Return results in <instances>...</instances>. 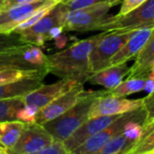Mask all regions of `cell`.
Here are the masks:
<instances>
[{"label": "cell", "instance_id": "obj_1", "mask_svg": "<svg viewBox=\"0 0 154 154\" xmlns=\"http://www.w3.org/2000/svg\"><path fill=\"white\" fill-rule=\"evenodd\" d=\"M104 33L78 41L61 52L47 55L48 72L61 79L85 85L92 74L89 55Z\"/></svg>", "mask_w": 154, "mask_h": 154}, {"label": "cell", "instance_id": "obj_2", "mask_svg": "<svg viewBox=\"0 0 154 154\" xmlns=\"http://www.w3.org/2000/svg\"><path fill=\"white\" fill-rule=\"evenodd\" d=\"M103 91H85L82 97L72 108L57 118L43 124L44 128L54 140H65L70 135L86 122L90 108Z\"/></svg>", "mask_w": 154, "mask_h": 154}, {"label": "cell", "instance_id": "obj_3", "mask_svg": "<svg viewBox=\"0 0 154 154\" xmlns=\"http://www.w3.org/2000/svg\"><path fill=\"white\" fill-rule=\"evenodd\" d=\"M24 70L48 72L47 55L39 46L24 44L0 52V71Z\"/></svg>", "mask_w": 154, "mask_h": 154}, {"label": "cell", "instance_id": "obj_4", "mask_svg": "<svg viewBox=\"0 0 154 154\" xmlns=\"http://www.w3.org/2000/svg\"><path fill=\"white\" fill-rule=\"evenodd\" d=\"M143 28H154V0H146L125 15L106 17L96 30L136 31Z\"/></svg>", "mask_w": 154, "mask_h": 154}, {"label": "cell", "instance_id": "obj_5", "mask_svg": "<svg viewBox=\"0 0 154 154\" xmlns=\"http://www.w3.org/2000/svg\"><path fill=\"white\" fill-rule=\"evenodd\" d=\"M146 111L141 106L134 111L125 112L120 117H118L113 122H112L109 126L95 133L87 139L83 144L79 147L74 149L71 151V154H91L101 149L110 140H112L114 136L121 133L126 125L127 122L132 120H140L145 122L146 121Z\"/></svg>", "mask_w": 154, "mask_h": 154}, {"label": "cell", "instance_id": "obj_6", "mask_svg": "<svg viewBox=\"0 0 154 154\" xmlns=\"http://www.w3.org/2000/svg\"><path fill=\"white\" fill-rule=\"evenodd\" d=\"M104 32L103 36L89 55V68L92 74L110 66V61L112 56L120 50L134 31L115 30Z\"/></svg>", "mask_w": 154, "mask_h": 154}, {"label": "cell", "instance_id": "obj_7", "mask_svg": "<svg viewBox=\"0 0 154 154\" xmlns=\"http://www.w3.org/2000/svg\"><path fill=\"white\" fill-rule=\"evenodd\" d=\"M112 3H102L85 8L70 10L65 16L63 25L64 31L86 32L94 31L107 17Z\"/></svg>", "mask_w": 154, "mask_h": 154}, {"label": "cell", "instance_id": "obj_8", "mask_svg": "<svg viewBox=\"0 0 154 154\" xmlns=\"http://www.w3.org/2000/svg\"><path fill=\"white\" fill-rule=\"evenodd\" d=\"M68 11L63 3H57L34 26L18 34L21 41L25 44L42 46L48 41V34L54 27L63 26Z\"/></svg>", "mask_w": 154, "mask_h": 154}, {"label": "cell", "instance_id": "obj_9", "mask_svg": "<svg viewBox=\"0 0 154 154\" xmlns=\"http://www.w3.org/2000/svg\"><path fill=\"white\" fill-rule=\"evenodd\" d=\"M142 103V98L130 100L124 97L108 94L106 90H104L93 103L89 111L88 118L123 114L141 107Z\"/></svg>", "mask_w": 154, "mask_h": 154}, {"label": "cell", "instance_id": "obj_10", "mask_svg": "<svg viewBox=\"0 0 154 154\" xmlns=\"http://www.w3.org/2000/svg\"><path fill=\"white\" fill-rule=\"evenodd\" d=\"M54 140L53 136L38 123H26L17 143L8 149L10 154H33Z\"/></svg>", "mask_w": 154, "mask_h": 154}, {"label": "cell", "instance_id": "obj_11", "mask_svg": "<svg viewBox=\"0 0 154 154\" xmlns=\"http://www.w3.org/2000/svg\"><path fill=\"white\" fill-rule=\"evenodd\" d=\"M56 4L54 0H37L35 2L0 10V33H12L19 24L31 17L35 12L44 8L54 7Z\"/></svg>", "mask_w": 154, "mask_h": 154}, {"label": "cell", "instance_id": "obj_12", "mask_svg": "<svg viewBox=\"0 0 154 154\" xmlns=\"http://www.w3.org/2000/svg\"><path fill=\"white\" fill-rule=\"evenodd\" d=\"M84 92V85H77L68 92L52 101L39 111L36 115L35 123L43 125L44 123L62 115L79 101Z\"/></svg>", "mask_w": 154, "mask_h": 154}, {"label": "cell", "instance_id": "obj_13", "mask_svg": "<svg viewBox=\"0 0 154 154\" xmlns=\"http://www.w3.org/2000/svg\"><path fill=\"white\" fill-rule=\"evenodd\" d=\"M120 115H105L88 119L76 131H74L70 135V137L63 140L66 149L70 152L72 151L74 149L83 144L91 136L109 126L118 117H120Z\"/></svg>", "mask_w": 154, "mask_h": 154}, {"label": "cell", "instance_id": "obj_14", "mask_svg": "<svg viewBox=\"0 0 154 154\" xmlns=\"http://www.w3.org/2000/svg\"><path fill=\"white\" fill-rule=\"evenodd\" d=\"M77 85L80 84L70 80L61 79L60 81L52 85H43L35 91L23 97V100L25 104L35 106L41 110L52 101L55 100Z\"/></svg>", "mask_w": 154, "mask_h": 154}, {"label": "cell", "instance_id": "obj_15", "mask_svg": "<svg viewBox=\"0 0 154 154\" xmlns=\"http://www.w3.org/2000/svg\"><path fill=\"white\" fill-rule=\"evenodd\" d=\"M152 29L153 28H143L134 31L131 37L112 56L110 61V66L126 63L128 61L136 57L149 39Z\"/></svg>", "mask_w": 154, "mask_h": 154}, {"label": "cell", "instance_id": "obj_16", "mask_svg": "<svg viewBox=\"0 0 154 154\" xmlns=\"http://www.w3.org/2000/svg\"><path fill=\"white\" fill-rule=\"evenodd\" d=\"M129 72L130 67H128L126 63L111 65L91 74L87 82L92 85H102L106 88V90H112L121 84Z\"/></svg>", "mask_w": 154, "mask_h": 154}, {"label": "cell", "instance_id": "obj_17", "mask_svg": "<svg viewBox=\"0 0 154 154\" xmlns=\"http://www.w3.org/2000/svg\"><path fill=\"white\" fill-rule=\"evenodd\" d=\"M44 77L30 76L7 85H0V99L25 97L42 86Z\"/></svg>", "mask_w": 154, "mask_h": 154}, {"label": "cell", "instance_id": "obj_18", "mask_svg": "<svg viewBox=\"0 0 154 154\" xmlns=\"http://www.w3.org/2000/svg\"><path fill=\"white\" fill-rule=\"evenodd\" d=\"M154 64V28L146 44L135 57V62L130 68L128 78L145 77Z\"/></svg>", "mask_w": 154, "mask_h": 154}, {"label": "cell", "instance_id": "obj_19", "mask_svg": "<svg viewBox=\"0 0 154 154\" xmlns=\"http://www.w3.org/2000/svg\"><path fill=\"white\" fill-rule=\"evenodd\" d=\"M26 123L20 121L0 122V145L7 149L12 148L18 140Z\"/></svg>", "mask_w": 154, "mask_h": 154}, {"label": "cell", "instance_id": "obj_20", "mask_svg": "<svg viewBox=\"0 0 154 154\" xmlns=\"http://www.w3.org/2000/svg\"><path fill=\"white\" fill-rule=\"evenodd\" d=\"M145 78L143 77H135V78H128L125 81H122L115 88L112 90H106V93L114 96L125 97L127 95L140 92L144 90Z\"/></svg>", "mask_w": 154, "mask_h": 154}, {"label": "cell", "instance_id": "obj_21", "mask_svg": "<svg viewBox=\"0 0 154 154\" xmlns=\"http://www.w3.org/2000/svg\"><path fill=\"white\" fill-rule=\"evenodd\" d=\"M25 105L23 97L0 99V122L8 121H17L18 111Z\"/></svg>", "mask_w": 154, "mask_h": 154}, {"label": "cell", "instance_id": "obj_22", "mask_svg": "<svg viewBox=\"0 0 154 154\" xmlns=\"http://www.w3.org/2000/svg\"><path fill=\"white\" fill-rule=\"evenodd\" d=\"M48 72H46L24 71V70H17V69L0 71V85L18 81L23 78H26V77H30V76H42L45 78Z\"/></svg>", "mask_w": 154, "mask_h": 154}, {"label": "cell", "instance_id": "obj_23", "mask_svg": "<svg viewBox=\"0 0 154 154\" xmlns=\"http://www.w3.org/2000/svg\"><path fill=\"white\" fill-rule=\"evenodd\" d=\"M154 150V130L122 154H145Z\"/></svg>", "mask_w": 154, "mask_h": 154}, {"label": "cell", "instance_id": "obj_24", "mask_svg": "<svg viewBox=\"0 0 154 154\" xmlns=\"http://www.w3.org/2000/svg\"><path fill=\"white\" fill-rule=\"evenodd\" d=\"M121 2V0H68L65 3H63L67 10H75L88 8L102 3H112L117 5Z\"/></svg>", "mask_w": 154, "mask_h": 154}, {"label": "cell", "instance_id": "obj_25", "mask_svg": "<svg viewBox=\"0 0 154 154\" xmlns=\"http://www.w3.org/2000/svg\"><path fill=\"white\" fill-rule=\"evenodd\" d=\"M55 6V5H54ZM53 7H50V8H44L36 12H35L31 17H29L28 18H26V20H24L21 24H19L14 30L12 33H17V34H19L21 33L22 31L31 27L32 26H34L36 22H38L43 17H45L51 9H52Z\"/></svg>", "mask_w": 154, "mask_h": 154}, {"label": "cell", "instance_id": "obj_26", "mask_svg": "<svg viewBox=\"0 0 154 154\" xmlns=\"http://www.w3.org/2000/svg\"><path fill=\"white\" fill-rule=\"evenodd\" d=\"M24 44L25 43L21 41L19 35L17 33H0V52L12 47L22 45Z\"/></svg>", "mask_w": 154, "mask_h": 154}, {"label": "cell", "instance_id": "obj_27", "mask_svg": "<svg viewBox=\"0 0 154 154\" xmlns=\"http://www.w3.org/2000/svg\"><path fill=\"white\" fill-rule=\"evenodd\" d=\"M39 109L33 105L25 104L17 112V120L25 123H35L36 115L39 112Z\"/></svg>", "mask_w": 154, "mask_h": 154}, {"label": "cell", "instance_id": "obj_28", "mask_svg": "<svg viewBox=\"0 0 154 154\" xmlns=\"http://www.w3.org/2000/svg\"><path fill=\"white\" fill-rule=\"evenodd\" d=\"M33 154H71V153L66 149L63 140L54 139L52 143H50L46 147L43 148L39 151Z\"/></svg>", "mask_w": 154, "mask_h": 154}, {"label": "cell", "instance_id": "obj_29", "mask_svg": "<svg viewBox=\"0 0 154 154\" xmlns=\"http://www.w3.org/2000/svg\"><path fill=\"white\" fill-rule=\"evenodd\" d=\"M142 107L145 109L147 116L145 122H154V92L148 94V95L142 98Z\"/></svg>", "mask_w": 154, "mask_h": 154}, {"label": "cell", "instance_id": "obj_30", "mask_svg": "<svg viewBox=\"0 0 154 154\" xmlns=\"http://www.w3.org/2000/svg\"><path fill=\"white\" fill-rule=\"evenodd\" d=\"M146 0H122V7L117 14L118 16H122L127 14L128 12L133 10L134 8H138L141 4H143Z\"/></svg>", "mask_w": 154, "mask_h": 154}, {"label": "cell", "instance_id": "obj_31", "mask_svg": "<svg viewBox=\"0 0 154 154\" xmlns=\"http://www.w3.org/2000/svg\"><path fill=\"white\" fill-rule=\"evenodd\" d=\"M35 1H37V0H1V8H0V10L7 9L11 7H15L18 5L35 2Z\"/></svg>", "mask_w": 154, "mask_h": 154}, {"label": "cell", "instance_id": "obj_32", "mask_svg": "<svg viewBox=\"0 0 154 154\" xmlns=\"http://www.w3.org/2000/svg\"><path fill=\"white\" fill-rule=\"evenodd\" d=\"M144 90L148 93H153L154 92V72L149 71V72L145 77V86Z\"/></svg>", "mask_w": 154, "mask_h": 154}, {"label": "cell", "instance_id": "obj_33", "mask_svg": "<svg viewBox=\"0 0 154 154\" xmlns=\"http://www.w3.org/2000/svg\"><path fill=\"white\" fill-rule=\"evenodd\" d=\"M54 39H55V42H56V45L58 47H63L66 43V38L64 36H61V35L58 37L54 38Z\"/></svg>", "mask_w": 154, "mask_h": 154}, {"label": "cell", "instance_id": "obj_34", "mask_svg": "<svg viewBox=\"0 0 154 154\" xmlns=\"http://www.w3.org/2000/svg\"><path fill=\"white\" fill-rule=\"evenodd\" d=\"M0 154H10L8 149L3 147L2 145H0Z\"/></svg>", "mask_w": 154, "mask_h": 154}, {"label": "cell", "instance_id": "obj_35", "mask_svg": "<svg viewBox=\"0 0 154 154\" xmlns=\"http://www.w3.org/2000/svg\"><path fill=\"white\" fill-rule=\"evenodd\" d=\"M54 1L56 3H65L66 1H68V0H54Z\"/></svg>", "mask_w": 154, "mask_h": 154}, {"label": "cell", "instance_id": "obj_36", "mask_svg": "<svg viewBox=\"0 0 154 154\" xmlns=\"http://www.w3.org/2000/svg\"><path fill=\"white\" fill-rule=\"evenodd\" d=\"M150 71H152V72H154V64L152 65V67H151V69H150Z\"/></svg>", "mask_w": 154, "mask_h": 154}, {"label": "cell", "instance_id": "obj_37", "mask_svg": "<svg viewBox=\"0 0 154 154\" xmlns=\"http://www.w3.org/2000/svg\"><path fill=\"white\" fill-rule=\"evenodd\" d=\"M145 154H154V150L153 151H150V152H148V153H145Z\"/></svg>", "mask_w": 154, "mask_h": 154}, {"label": "cell", "instance_id": "obj_38", "mask_svg": "<svg viewBox=\"0 0 154 154\" xmlns=\"http://www.w3.org/2000/svg\"><path fill=\"white\" fill-rule=\"evenodd\" d=\"M0 8H1V0H0Z\"/></svg>", "mask_w": 154, "mask_h": 154}]
</instances>
